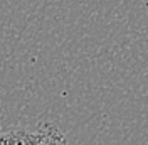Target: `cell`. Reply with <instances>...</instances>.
Wrapping results in <instances>:
<instances>
[{
	"instance_id": "1",
	"label": "cell",
	"mask_w": 148,
	"mask_h": 145,
	"mask_svg": "<svg viewBox=\"0 0 148 145\" xmlns=\"http://www.w3.org/2000/svg\"><path fill=\"white\" fill-rule=\"evenodd\" d=\"M0 145H67L64 133L52 123L0 132Z\"/></svg>"
}]
</instances>
